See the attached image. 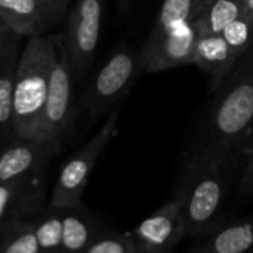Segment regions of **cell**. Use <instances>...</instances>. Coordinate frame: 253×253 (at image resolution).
<instances>
[{
    "instance_id": "obj_1",
    "label": "cell",
    "mask_w": 253,
    "mask_h": 253,
    "mask_svg": "<svg viewBox=\"0 0 253 253\" xmlns=\"http://www.w3.org/2000/svg\"><path fill=\"white\" fill-rule=\"evenodd\" d=\"M213 93L199 145L233 168L253 139V46Z\"/></svg>"
},
{
    "instance_id": "obj_5",
    "label": "cell",
    "mask_w": 253,
    "mask_h": 253,
    "mask_svg": "<svg viewBox=\"0 0 253 253\" xmlns=\"http://www.w3.org/2000/svg\"><path fill=\"white\" fill-rule=\"evenodd\" d=\"M119 110L114 108L107 114L99 130L76 151L61 168L56 182L52 188L49 205L58 208H71L82 205L83 193L87 187L90 173L107 145L117 136Z\"/></svg>"
},
{
    "instance_id": "obj_20",
    "label": "cell",
    "mask_w": 253,
    "mask_h": 253,
    "mask_svg": "<svg viewBox=\"0 0 253 253\" xmlns=\"http://www.w3.org/2000/svg\"><path fill=\"white\" fill-rule=\"evenodd\" d=\"M84 253H138V249L130 231L99 228Z\"/></svg>"
},
{
    "instance_id": "obj_16",
    "label": "cell",
    "mask_w": 253,
    "mask_h": 253,
    "mask_svg": "<svg viewBox=\"0 0 253 253\" xmlns=\"http://www.w3.org/2000/svg\"><path fill=\"white\" fill-rule=\"evenodd\" d=\"M99 227L83 209V205L64 208L62 216V245L65 252H84Z\"/></svg>"
},
{
    "instance_id": "obj_27",
    "label": "cell",
    "mask_w": 253,
    "mask_h": 253,
    "mask_svg": "<svg viewBox=\"0 0 253 253\" xmlns=\"http://www.w3.org/2000/svg\"><path fill=\"white\" fill-rule=\"evenodd\" d=\"M245 4V13L253 16V0H243Z\"/></svg>"
},
{
    "instance_id": "obj_18",
    "label": "cell",
    "mask_w": 253,
    "mask_h": 253,
    "mask_svg": "<svg viewBox=\"0 0 253 253\" xmlns=\"http://www.w3.org/2000/svg\"><path fill=\"white\" fill-rule=\"evenodd\" d=\"M62 216L64 208L46 205L30 216L40 252L61 251L62 245Z\"/></svg>"
},
{
    "instance_id": "obj_23",
    "label": "cell",
    "mask_w": 253,
    "mask_h": 253,
    "mask_svg": "<svg viewBox=\"0 0 253 253\" xmlns=\"http://www.w3.org/2000/svg\"><path fill=\"white\" fill-rule=\"evenodd\" d=\"M245 159H246V162H245V166L242 170L239 191H240V196L248 197V196L253 194V139L246 151Z\"/></svg>"
},
{
    "instance_id": "obj_28",
    "label": "cell",
    "mask_w": 253,
    "mask_h": 253,
    "mask_svg": "<svg viewBox=\"0 0 253 253\" xmlns=\"http://www.w3.org/2000/svg\"><path fill=\"white\" fill-rule=\"evenodd\" d=\"M209 1H212V0H197V4H199V10L205 6V4H208Z\"/></svg>"
},
{
    "instance_id": "obj_19",
    "label": "cell",
    "mask_w": 253,
    "mask_h": 253,
    "mask_svg": "<svg viewBox=\"0 0 253 253\" xmlns=\"http://www.w3.org/2000/svg\"><path fill=\"white\" fill-rule=\"evenodd\" d=\"M0 253H40L30 218H15L0 224Z\"/></svg>"
},
{
    "instance_id": "obj_4",
    "label": "cell",
    "mask_w": 253,
    "mask_h": 253,
    "mask_svg": "<svg viewBox=\"0 0 253 253\" xmlns=\"http://www.w3.org/2000/svg\"><path fill=\"white\" fill-rule=\"evenodd\" d=\"M141 73V50L136 52L129 46L114 49L96 70L84 90L82 99L84 114L95 120L114 110Z\"/></svg>"
},
{
    "instance_id": "obj_26",
    "label": "cell",
    "mask_w": 253,
    "mask_h": 253,
    "mask_svg": "<svg viewBox=\"0 0 253 253\" xmlns=\"http://www.w3.org/2000/svg\"><path fill=\"white\" fill-rule=\"evenodd\" d=\"M117 3H119L120 9H122L123 12H127V10L132 7V3H133V0H117Z\"/></svg>"
},
{
    "instance_id": "obj_9",
    "label": "cell",
    "mask_w": 253,
    "mask_h": 253,
    "mask_svg": "<svg viewBox=\"0 0 253 253\" xmlns=\"http://www.w3.org/2000/svg\"><path fill=\"white\" fill-rule=\"evenodd\" d=\"M62 142L42 138H15L0 151V182H21L43 176V170Z\"/></svg>"
},
{
    "instance_id": "obj_10",
    "label": "cell",
    "mask_w": 253,
    "mask_h": 253,
    "mask_svg": "<svg viewBox=\"0 0 253 253\" xmlns=\"http://www.w3.org/2000/svg\"><path fill=\"white\" fill-rule=\"evenodd\" d=\"M130 233L138 253L169 252L188 237L184 213L173 197L130 230Z\"/></svg>"
},
{
    "instance_id": "obj_6",
    "label": "cell",
    "mask_w": 253,
    "mask_h": 253,
    "mask_svg": "<svg viewBox=\"0 0 253 253\" xmlns=\"http://www.w3.org/2000/svg\"><path fill=\"white\" fill-rule=\"evenodd\" d=\"M55 44L56 56L43 107L40 138L64 142L70 136L74 125V74L62 36H55Z\"/></svg>"
},
{
    "instance_id": "obj_13",
    "label": "cell",
    "mask_w": 253,
    "mask_h": 253,
    "mask_svg": "<svg viewBox=\"0 0 253 253\" xmlns=\"http://www.w3.org/2000/svg\"><path fill=\"white\" fill-rule=\"evenodd\" d=\"M43 176L21 182H0V224L33 216L44 203Z\"/></svg>"
},
{
    "instance_id": "obj_15",
    "label": "cell",
    "mask_w": 253,
    "mask_h": 253,
    "mask_svg": "<svg viewBox=\"0 0 253 253\" xmlns=\"http://www.w3.org/2000/svg\"><path fill=\"white\" fill-rule=\"evenodd\" d=\"M25 37L10 31L0 42V132L12 133V98L16 65Z\"/></svg>"
},
{
    "instance_id": "obj_14",
    "label": "cell",
    "mask_w": 253,
    "mask_h": 253,
    "mask_svg": "<svg viewBox=\"0 0 253 253\" xmlns=\"http://www.w3.org/2000/svg\"><path fill=\"white\" fill-rule=\"evenodd\" d=\"M0 15L12 31L24 37L46 34L58 25L42 0H0Z\"/></svg>"
},
{
    "instance_id": "obj_25",
    "label": "cell",
    "mask_w": 253,
    "mask_h": 253,
    "mask_svg": "<svg viewBox=\"0 0 253 253\" xmlns=\"http://www.w3.org/2000/svg\"><path fill=\"white\" fill-rule=\"evenodd\" d=\"M12 30L9 28V25H7V22L4 21V18L0 15V42L10 33Z\"/></svg>"
},
{
    "instance_id": "obj_7",
    "label": "cell",
    "mask_w": 253,
    "mask_h": 253,
    "mask_svg": "<svg viewBox=\"0 0 253 253\" xmlns=\"http://www.w3.org/2000/svg\"><path fill=\"white\" fill-rule=\"evenodd\" d=\"M104 19V0H76L73 4L62 42L70 59L74 79L86 76L98 50Z\"/></svg>"
},
{
    "instance_id": "obj_12",
    "label": "cell",
    "mask_w": 253,
    "mask_h": 253,
    "mask_svg": "<svg viewBox=\"0 0 253 253\" xmlns=\"http://www.w3.org/2000/svg\"><path fill=\"white\" fill-rule=\"evenodd\" d=\"M237 61L221 33L199 34L194 46L193 65H197L209 74V90L212 93L222 84Z\"/></svg>"
},
{
    "instance_id": "obj_21",
    "label": "cell",
    "mask_w": 253,
    "mask_h": 253,
    "mask_svg": "<svg viewBox=\"0 0 253 253\" xmlns=\"http://www.w3.org/2000/svg\"><path fill=\"white\" fill-rule=\"evenodd\" d=\"M221 36L225 39L234 56L240 59L253 46V16L246 13L240 15L221 31Z\"/></svg>"
},
{
    "instance_id": "obj_24",
    "label": "cell",
    "mask_w": 253,
    "mask_h": 253,
    "mask_svg": "<svg viewBox=\"0 0 253 253\" xmlns=\"http://www.w3.org/2000/svg\"><path fill=\"white\" fill-rule=\"evenodd\" d=\"M42 1L49 9V12L52 13V16L58 24L67 16L70 0H42Z\"/></svg>"
},
{
    "instance_id": "obj_8",
    "label": "cell",
    "mask_w": 253,
    "mask_h": 253,
    "mask_svg": "<svg viewBox=\"0 0 253 253\" xmlns=\"http://www.w3.org/2000/svg\"><path fill=\"white\" fill-rule=\"evenodd\" d=\"M199 37L194 21H178L165 28H151L141 49L142 73L193 65L194 46Z\"/></svg>"
},
{
    "instance_id": "obj_17",
    "label": "cell",
    "mask_w": 253,
    "mask_h": 253,
    "mask_svg": "<svg viewBox=\"0 0 253 253\" xmlns=\"http://www.w3.org/2000/svg\"><path fill=\"white\" fill-rule=\"evenodd\" d=\"M243 13V0H212L197 12L194 24L199 34H216Z\"/></svg>"
},
{
    "instance_id": "obj_22",
    "label": "cell",
    "mask_w": 253,
    "mask_h": 253,
    "mask_svg": "<svg viewBox=\"0 0 253 253\" xmlns=\"http://www.w3.org/2000/svg\"><path fill=\"white\" fill-rule=\"evenodd\" d=\"M197 12V0H163L153 28H165L178 21H194Z\"/></svg>"
},
{
    "instance_id": "obj_3",
    "label": "cell",
    "mask_w": 253,
    "mask_h": 253,
    "mask_svg": "<svg viewBox=\"0 0 253 253\" xmlns=\"http://www.w3.org/2000/svg\"><path fill=\"white\" fill-rule=\"evenodd\" d=\"M55 56V34L25 37L16 65L12 98V135L15 138H40L43 107Z\"/></svg>"
},
{
    "instance_id": "obj_2",
    "label": "cell",
    "mask_w": 253,
    "mask_h": 253,
    "mask_svg": "<svg viewBox=\"0 0 253 253\" xmlns=\"http://www.w3.org/2000/svg\"><path fill=\"white\" fill-rule=\"evenodd\" d=\"M228 169L213 151L199 144L188 157L173 196L184 213L188 237H200L219 222Z\"/></svg>"
},
{
    "instance_id": "obj_11",
    "label": "cell",
    "mask_w": 253,
    "mask_h": 253,
    "mask_svg": "<svg viewBox=\"0 0 253 253\" xmlns=\"http://www.w3.org/2000/svg\"><path fill=\"white\" fill-rule=\"evenodd\" d=\"M196 253H246L253 251V215L228 222H218L212 230L196 237Z\"/></svg>"
}]
</instances>
